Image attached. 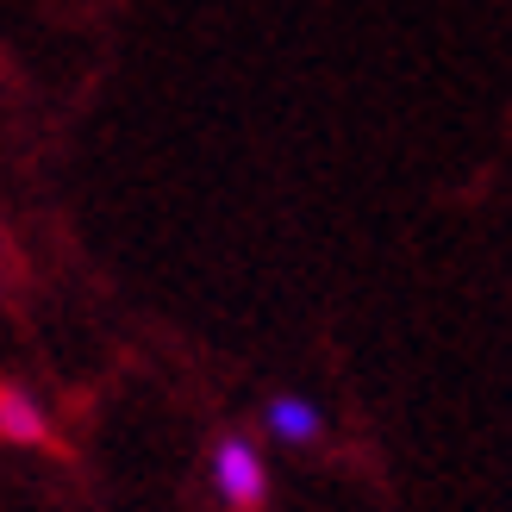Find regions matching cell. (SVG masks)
Instances as JSON below:
<instances>
[{
  "mask_svg": "<svg viewBox=\"0 0 512 512\" xmlns=\"http://www.w3.org/2000/svg\"><path fill=\"white\" fill-rule=\"evenodd\" d=\"M263 431L300 450V444H319V438H325V413H319L306 394H275V400L263 406Z\"/></svg>",
  "mask_w": 512,
  "mask_h": 512,
  "instance_id": "cell-2",
  "label": "cell"
},
{
  "mask_svg": "<svg viewBox=\"0 0 512 512\" xmlns=\"http://www.w3.org/2000/svg\"><path fill=\"white\" fill-rule=\"evenodd\" d=\"M0 438H7V444H32V450H44V444H57V431H50L44 406L25 394V388H0Z\"/></svg>",
  "mask_w": 512,
  "mask_h": 512,
  "instance_id": "cell-3",
  "label": "cell"
},
{
  "mask_svg": "<svg viewBox=\"0 0 512 512\" xmlns=\"http://www.w3.org/2000/svg\"><path fill=\"white\" fill-rule=\"evenodd\" d=\"M213 488H219V500L232 506V512H256V506H263V494H269L263 456H256V444L238 438V431L213 444Z\"/></svg>",
  "mask_w": 512,
  "mask_h": 512,
  "instance_id": "cell-1",
  "label": "cell"
}]
</instances>
